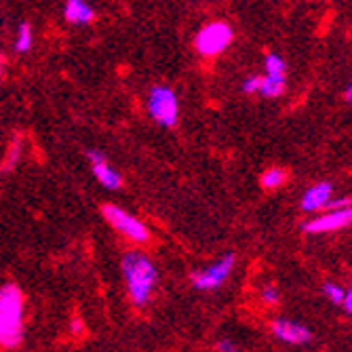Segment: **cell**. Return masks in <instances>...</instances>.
<instances>
[{"label": "cell", "mask_w": 352, "mask_h": 352, "mask_svg": "<svg viewBox=\"0 0 352 352\" xmlns=\"http://www.w3.org/2000/svg\"><path fill=\"white\" fill-rule=\"evenodd\" d=\"M120 270L126 283V289L135 306H146L152 298V292L158 283V270L150 262L146 253L129 251L120 262Z\"/></svg>", "instance_id": "obj_1"}, {"label": "cell", "mask_w": 352, "mask_h": 352, "mask_svg": "<svg viewBox=\"0 0 352 352\" xmlns=\"http://www.w3.org/2000/svg\"><path fill=\"white\" fill-rule=\"evenodd\" d=\"M23 340V294L17 285L0 289V346L17 348Z\"/></svg>", "instance_id": "obj_2"}, {"label": "cell", "mask_w": 352, "mask_h": 352, "mask_svg": "<svg viewBox=\"0 0 352 352\" xmlns=\"http://www.w3.org/2000/svg\"><path fill=\"white\" fill-rule=\"evenodd\" d=\"M150 116L163 126H173L179 118V104L177 95L169 87H154L148 98Z\"/></svg>", "instance_id": "obj_3"}, {"label": "cell", "mask_w": 352, "mask_h": 352, "mask_svg": "<svg viewBox=\"0 0 352 352\" xmlns=\"http://www.w3.org/2000/svg\"><path fill=\"white\" fill-rule=\"evenodd\" d=\"M232 38H234V32L226 21H213L199 32L197 49L201 55L213 57V55H219L221 51H226L230 47Z\"/></svg>", "instance_id": "obj_4"}, {"label": "cell", "mask_w": 352, "mask_h": 352, "mask_svg": "<svg viewBox=\"0 0 352 352\" xmlns=\"http://www.w3.org/2000/svg\"><path fill=\"white\" fill-rule=\"evenodd\" d=\"M104 217L112 223L114 230H118L122 236L131 239L135 243H146L150 239V230L146 228V223L142 219H138L135 215L122 211L116 205H104L102 207Z\"/></svg>", "instance_id": "obj_5"}, {"label": "cell", "mask_w": 352, "mask_h": 352, "mask_svg": "<svg viewBox=\"0 0 352 352\" xmlns=\"http://www.w3.org/2000/svg\"><path fill=\"white\" fill-rule=\"evenodd\" d=\"M234 264H236V258L234 253H228L223 255V258L199 272L192 274V285H195V289L199 292H211V289H217L219 285H223L228 280V276L232 274L234 270Z\"/></svg>", "instance_id": "obj_6"}, {"label": "cell", "mask_w": 352, "mask_h": 352, "mask_svg": "<svg viewBox=\"0 0 352 352\" xmlns=\"http://www.w3.org/2000/svg\"><path fill=\"white\" fill-rule=\"evenodd\" d=\"M352 219V209L350 207H342V209H331L329 213L316 217L312 221H308L304 230L310 234H325V232H333L340 228H346Z\"/></svg>", "instance_id": "obj_7"}, {"label": "cell", "mask_w": 352, "mask_h": 352, "mask_svg": "<svg viewBox=\"0 0 352 352\" xmlns=\"http://www.w3.org/2000/svg\"><path fill=\"white\" fill-rule=\"evenodd\" d=\"M89 161H91V169H93V175L98 177V182L108 188V190H118L122 186V177L120 173L108 163L106 154L98 152V150H91L89 154Z\"/></svg>", "instance_id": "obj_8"}, {"label": "cell", "mask_w": 352, "mask_h": 352, "mask_svg": "<svg viewBox=\"0 0 352 352\" xmlns=\"http://www.w3.org/2000/svg\"><path fill=\"white\" fill-rule=\"evenodd\" d=\"M272 333L285 342V344H294V346H306L312 342V331L300 323H294V321H285V318H280V321H274L272 323Z\"/></svg>", "instance_id": "obj_9"}, {"label": "cell", "mask_w": 352, "mask_h": 352, "mask_svg": "<svg viewBox=\"0 0 352 352\" xmlns=\"http://www.w3.org/2000/svg\"><path fill=\"white\" fill-rule=\"evenodd\" d=\"M331 190H333V186L329 182H321V184L312 186L302 199V209H306V211L325 209V203L331 199Z\"/></svg>", "instance_id": "obj_10"}, {"label": "cell", "mask_w": 352, "mask_h": 352, "mask_svg": "<svg viewBox=\"0 0 352 352\" xmlns=\"http://www.w3.org/2000/svg\"><path fill=\"white\" fill-rule=\"evenodd\" d=\"M95 17L93 7L87 0H68L66 3V19L74 25H87Z\"/></svg>", "instance_id": "obj_11"}, {"label": "cell", "mask_w": 352, "mask_h": 352, "mask_svg": "<svg viewBox=\"0 0 352 352\" xmlns=\"http://www.w3.org/2000/svg\"><path fill=\"white\" fill-rule=\"evenodd\" d=\"M285 179H287V171L280 169V167H272L262 175V186L266 190H276V188H280L285 184Z\"/></svg>", "instance_id": "obj_12"}, {"label": "cell", "mask_w": 352, "mask_h": 352, "mask_svg": "<svg viewBox=\"0 0 352 352\" xmlns=\"http://www.w3.org/2000/svg\"><path fill=\"white\" fill-rule=\"evenodd\" d=\"M264 98H278L285 91V80H278V78H270V76H264L262 82H260V89H258Z\"/></svg>", "instance_id": "obj_13"}, {"label": "cell", "mask_w": 352, "mask_h": 352, "mask_svg": "<svg viewBox=\"0 0 352 352\" xmlns=\"http://www.w3.org/2000/svg\"><path fill=\"white\" fill-rule=\"evenodd\" d=\"M285 72H287L285 61H283L278 55L270 53V55L266 57V76H270V78H278V80H285Z\"/></svg>", "instance_id": "obj_14"}, {"label": "cell", "mask_w": 352, "mask_h": 352, "mask_svg": "<svg viewBox=\"0 0 352 352\" xmlns=\"http://www.w3.org/2000/svg\"><path fill=\"white\" fill-rule=\"evenodd\" d=\"M32 49V28L28 23H21L17 30V41H15V51L17 53H28Z\"/></svg>", "instance_id": "obj_15"}, {"label": "cell", "mask_w": 352, "mask_h": 352, "mask_svg": "<svg viewBox=\"0 0 352 352\" xmlns=\"http://www.w3.org/2000/svg\"><path fill=\"white\" fill-rule=\"evenodd\" d=\"M323 292H325V296L331 300V304H338V306H342V300H344V289L342 287H338L336 283H325L323 285Z\"/></svg>", "instance_id": "obj_16"}, {"label": "cell", "mask_w": 352, "mask_h": 352, "mask_svg": "<svg viewBox=\"0 0 352 352\" xmlns=\"http://www.w3.org/2000/svg\"><path fill=\"white\" fill-rule=\"evenodd\" d=\"M262 300H264V304H268V306H274V304L278 302V289H276L274 285H266V287H264Z\"/></svg>", "instance_id": "obj_17"}, {"label": "cell", "mask_w": 352, "mask_h": 352, "mask_svg": "<svg viewBox=\"0 0 352 352\" xmlns=\"http://www.w3.org/2000/svg\"><path fill=\"white\" fill-rule=\"evenodd\" d=\"M260 82H262V76H249L243 80V91L245 93H258Z\"/></svg>", "instance_id": "obj_18"}, {"label": "cell", "mask_w": 352, "mask_h": 352, "mask_svg": "<svg viewBox=\"0 0 352 352\" xmlns=\"http://www.w3.org/2000/svg\"><path fill=\"white\" fill-rule=\"evenodd\" d=\"M327 209H342V207H350V199H340V201H327L325 203Z\"/></svg>", "instance_id": "obj_19"}, {"label": "cell", "mask_w": 352, "mask_h": 352, "mask_svg": "<svg viewBox=\"0 0 352 352\" xmlns=\"http://www.w3.org/2000/svg\"><path fill=\"white\" fill-rule=\"evenodd\" d=\"M342 304H344V310L350 314V312H352V294H350V292H346V294H344V300H342Z\"/></svg>", "instance_id": "obj_20"}, {"label": "cell", "mask_w": 352, "mask_h": 352, "mask_svg": "<svg viewBox=\"0 0 352 352\" xmlns=\"http://www.w3.org/2000/svg\"><path fill=\"white\" fill-rule=\"evenodd\" d=\"M217 350H236V346H234V344H228V342H221V344L217 346Z\"/></svg>", "instance_id": "obj_21"}, {"label": "cell", "mask_w": 352, "mask_h": 352, "mask_svg": "<svg viewBox=\"0 0 352 352\" xmlns=\"http://www.w3.org/2000/svg\"><path fill=\"white\" fill-rule=\"evenodd\" d=\"M344 100H346V102L352 100V87H346V91H344Z\"/></svg>", "instance_id": "obj_22"}, {"label": "cell", "mask_w": 352, "mask_h": 352, "mask_svg": "<svg viewBox=\"0 0 352 352\" xmlns=\"http://www.w3.org/2000/svg\"><path fill=\"white\" fill-rule=\"evenodd\" d=\"M72 329H74V333H80L82 331V323L80 321H74V327Z\"/></svg>", "instance_id": "obj_23"}]
</instances>
